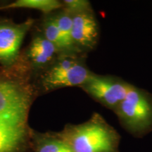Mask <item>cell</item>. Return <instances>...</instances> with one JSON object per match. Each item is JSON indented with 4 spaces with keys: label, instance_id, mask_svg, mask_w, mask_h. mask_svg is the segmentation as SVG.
<instances>
[{
    "label": "cell",
    "instance_id": "cell-1",
    "mask_svg": "<svg viewBox=\"0 0 152 152\" xmlns=\"http://www.w3.org/2000/svg\"><path fill=\"white\" fill-rule=\"evenodd\" d=\"M58 134L73 152H119L121 136L99 113L85 123L67 125Z\"/></svg>",
    "mask_w": 152,
    "mask_h": 152
},
{
    "label": "cell",
    "instance_id": "cell-2",
    "mask_svg": "<svg viewBox=\"0 0 152 152\" xmlns=\"http://www.w3.org/2000/svg\"><path fill=\"white\" fill-rule=\"evenodd\" d=\"M114 112L133 136L141 137L152 130V95L143 90L132 86Z\"/></svg>",
    "mask_w": 152,
    "mask_h": 152
},
{
    "label": "cell",
    "instance_id": "cell-3",
    "mask_svg": "<svg viewBox=\"0 0 152 152\" xmlns=\"http://www.w3.org/2000/svg\"><path fill=\"white\" fill-rule=\"evenodd\" d=\"M30 96L26 87L0 77V117L15 126L29 128L28 115Z\"/></svg>",
    "mask_w": 152,
    "mask_h": 152
},
{
    "label": "cell",
    "instance_id": "cell-4",
    "mask_svg": "<svg viewBox=\"0 0 152 152\" xmlns=\"http://www.w3.org/2000/svg\"><path fill=\"white\" fill-rule=\"evenodd\" d=\"M73 54L61 56L46 72L43 78L46 90L80 87L86 83L92 73Z\"/></svg>",
    "mask_w": 152,
    "mask_h": 152
},
{
    "label": "cell",
    "instance_id": "cell-5",
    "mask_svg": "<svg viewBox=\"0 0 152 152\" xmlns=\"http://www.w3.org/2000/svg\"><path fill=\"white\" fill-rule=\"evenodd\" d=\"M132 86L118 77L92 73L80 87L101 104L114 111L124 100Z\"/></svg>",
    "mask_w": 152,
    "mask_h": 152
},
{
    "label": "cell",
    "instance_id": "cell-6",
    "mask_svg": "<svg viewBox=\"0 0 152 152\" xmlns=\"http://www.w3.org/2000/svg\"><path fill=\"white\" fill-rule=\"evenodd\" d=\"M33 23L31 18L20 23L0 21V64L9 66L16 61L23 40Z\"/></svg>",
    "mask_w": 152,
    "mask_h": 152
},
{
    "label": "cell",
    "instance_id": "cell-7",
    "mask_svg": "<svg viewBox=\"0 0 152 152\" xmlns=\"http://www.w3.org/2000/svg\"><path fill=\"white\" fill-rule=\"evenodd\" d=\"M71 39L77 50L92 49L99 38V28L92 9L72 14Z\"/></svg>",
    "mask_w": 152,
    "mask_h": 152
},
{
    "label": "cell",
    "instance_id": "cell-8",
    "mask_svg": "<svg viewBox=\"0 0 152 152\" xmlns=\"http://www.w3.org/2000/svg\"><path fill=\"white\" fill-rule=\"evenodd\" d=\"M32 131L15 126L0 117V152H26L31 149Z\"/></svg>",
    "mask_w": 152,
    "mask_h": 152
},
{
    "label": "cell",
    "instance_id": "cell-9",
    "mask_svg": "<svg viewBox=\"0 0 152 152\" xmlns=\"http://www.w3.org/2000/svg\"><path fill=\"white\" fill-rule=\"evenodd\" d=\"M59 51L42 35H38L30 43L28 56L30 62L37 68L48 65L55 58Z\"/></svg>",
    "mask_w": 152,
    "mask_h": 152
},
{
    "label": "cell",
    "instance_id": "cell-10",
    "mask_svg": "<svg viewBox=\"0 0 152 152\" xmlns=\"http://www.w3.org/2000/svg\"><path fill=\"white\" fill-rule=\"evenodd\" d=\"M31 149L33 152H73L58 132L40 133L32 131Z\"/></svg>",
    "mask_w": 152,
    "mask_h": 152
},
{
    "label": "cell",
    "instance_id": "cell-11",
    "mask_svg": "<svg viewBox=\"0 0 152 152\" xmlns=\"http://www.w3.org/2000/svg\"><path fill=\"white\" fill-rule=\"evenodd\" d=\"M43 36L52 43L59 52L65 54H75L79 52L73 45L66 40L58 28L53 16L49 17L43 25Z\"/></svg>",
    "mask_w": 152,
    "mask_h": 152
},
{
    "label": "cell",
    "instance_id": "cell-12",
    "mask_svg": "<svg viewBox=\"0 0 152 152\" xmlns=\"http://www.w3.org/2000/svg\"><path fill=\"white\" fill-rule=\"evenodd\" d=\"M63 7L62 1L57 0H17L0 7V10L11 9H30L49 14Z\"/></svg>",
    "mask_w": 152,
    "mask_h": 152
},
{
    "label": "cell",
    "instance_id": "cell-13",
    "mask_svg": "<svg viewBox=\"0 0 152 152\" xmlns=\"http://www.w3.org/2000/svg\"><path fill=\"white\" fill-rule=\"evenodd\" d=\"M53 18H54L57 26L59 28L60 31L61 32V33L64 36V37L66 38V40L76 49L71 39L72 23H73L72 14L64 9L57 14L54 15Z\"/></svg>",
    "mask_w": 152,
    "mask_h": 152
},
{
    "label": "cell",
    "instance_id": "cell-14",
    "mask_svg": "<svg viewBox=\"0 0 152 152\" xmlns=\"http://www.w3.org/2000/svg\"><path fill=\"white\" fill-rule=\"evenodd\" d=\"M63 8L71 14L91 10L90 1L86 0H65L63 1Z\"/></svg>",
    "mask_w": 152,
    "mask_h": 152
}]
</instances>
